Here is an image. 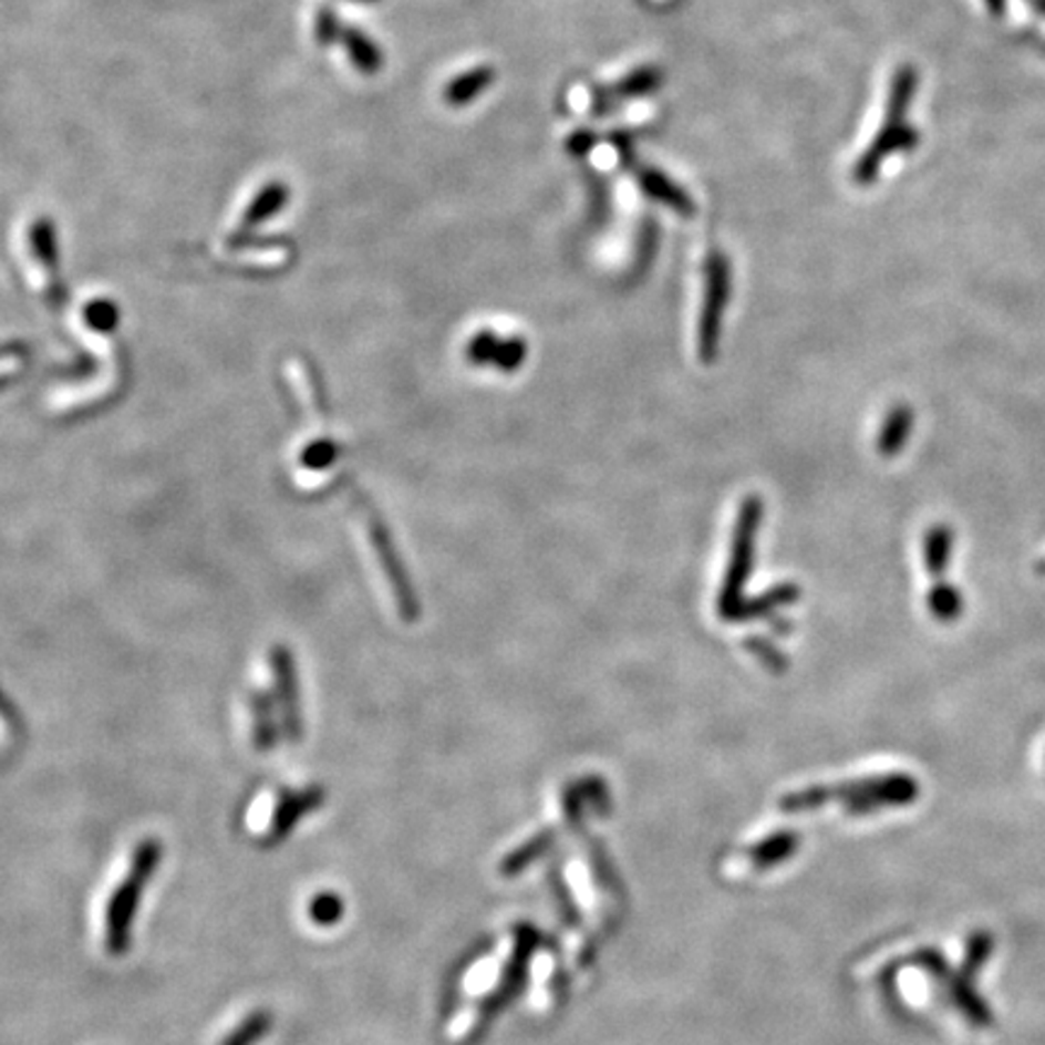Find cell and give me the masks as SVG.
Returning a JSON list of instances; mask_svg holds the SVG:
<instances>
[{
    "label": "cell",
    "mask_w": 1045,
    "mask_h": 1045,
    "mask_svg": "<svg viewBox=\"0 0 1045 1045\" xmlns=\"http://www.w3.org/2000/svg\"><path fill=\"white\" fill-rule=\"evenodd\" d=\"M659 83H661V75L656 71L642 69V71H634L630 77H624V81L618 87V93L627 95V97L644 95V93H651V90L656 87Z\"/></svg>",
    "instance_id": "10"
},
{
    "label": "cell",
    "mask_w": 1045,
    "mask_h": 1045,
    "mask_svg": "<svg viewBox=\"0 0 1045 1045\" xmlns=\"http://www.w3.org/2000/svg\"><path fill=\"white\" fill-rule=\"evenodd\" d=\"M492 83H494V69H489V65H479V69L457 75L455 81H451L448 87L443 90V95H446V102L453 104V107H463V104H469L479 93H485Z\"/></svg>",
    "instance_id": "4"
},
{
    "label": "cell",
    "mask_w": 1045,
    "mask_h": 1045,
    "mask_svg": "<svg viewBox=\"0 0 1045 1045\" xmlns=\"http://www.w3.org/2000/svg\"><path fill=\"white\" fill-rule=\"evenodd\" d=\"M334 32H337L334 15H332V12L322 10L320 15H318V22H315V37H318V42H320V44H330Z\"/></svg>",
    "instance_id": "11"
},
{
    "label": "cell",
    "mask_w": 1045,
    "mask_h": 1045,
    "mask_svg": "<svg viewBox=\"0 0 1045 1045\" xmlns=\"http://www.w3.org/2000/svg\"><path fill=\"white\" fill-rule=\"evenodd\" d=\"M271 1026V1018L267 1012H255L245 1018V1022L226 1036L224 1045H255L261 1036L267 1034Z\"/></svg>",
    "instance_id": "8"
},
{
    "label": "cell",
    "mask_w": 1045,
    "mask_h": 1045,
    "mask_svg": "<svg viewBox=\"0 0 1045 1045\" xmlns=\"http://www.w3.org/2000/svg\"><path fill=\"white\" fill-rule=\"evenodd\" d=\"M344 44L351 54V61L359 71L363 73H375L383 65L381 49H377L369 37L361 34L359 30H346L344 32Z\"/></svg>",
    "instance_id": "6"
},
{
    "label": "cell",
    "mask_w": 1045,
    "mask_h": 1045,
    "mask_svg": "<svg viewBox=\"0 0 1045 1045\" xmlns=\"http://www.w3.org/2000/svg\"><path fill=\"white\" fill-rule=\"evenodd\" d=\"M639 182H642V187L651 199L675 208L677 214L692 216V211H695V204H692L690 196L681 187L673 185V182L663 173H659V169H644V173L639 175Z\"/></svg>",
    "instance_id": "3"
},
{
    "label": "cell",
    "mask_w": 1045,
    "mask_h": 1045,
    "mask_svg": "<svg viewBox=\"0 0 1045 1045\" xmlns=\"http://www.w3.org/2000/svg\"><path fill=\"white\" fill-rule=\"evenodd\" d=\"M359 3H375V0H359Z\"/></svg>",
    "instance_id": "13"
},
{
    "label": "cell",
    "mask_w": 1045,
    "mask_h": 1045,
    "mask_svg": "<svg viewBox=\"0 0 1045 1045\" xmlns=\"http://www.w3.org/2000/svg\"><path fill=\"white\" fill-rule=\"evenodd\" d=\"M161 845L146 840L141 842L131 859L128 877L116 888L107 906V918H104V930H107V949L110 953H124L128 946V930L131 920H134L136 906L143 893V886L151 879L153 869L158 867Z\"/></svg>",
    "instance_id": "1"
},
{
    "label": "cell",
    "mask_w": 1045,
    "mask_h": 1045,
    "mask_svg": "<svg viewBox=\"0 0 1045 1045\" xmlns=\"http://www.w3.org/2000/svg\"><path fill=\"white\" fill-rule=\"evenodd\" d=\"M342 900H339L334 893H322L310 903V918L312 922H318L322 927L334 924L339 918H342Z\"/></svg>",
    "instance_id": "9"
},
{
    "label": "cell",
    "mask_w": 1045,
    "mask_h": 1045,
    "mask_svg": "<svg viewBox=\"0 0 1045 1045\" xmlns=\"http://www.w3.org/2000/svg\"><path fill=\"white\" fill-rule=\"evenodd\" d=\"M591 146H593V134H588V131H577V134L569 138V151L573 155H586L588 151H591Z\"/></svg>",
    "instance_id": "12"
},
{
    "label": "cell",
    "mask_w": 1045,
    "mask_h": 1045,
    "mask_svg": "<svg viewBox=\"0 0 1045 1045\" xmlns=\"http://www.w3.org/2000/svg\"><path fill=\"white\" fill-rule=\"evenodd\" d=\"M320 801V794L318 791H306L303 796H296V799L291 801H286L281 808H279V814H277V820H273V826L269 828V840L271 842H277L281 840L286 830L293 828V822L300 818V814H306L308 808H312Z\"/></svg>",
    "instance_id": "7"
},
{
    "label": "cell",
    "mask_w": 1045,
    "mask_h": 1045,
    "mask_svg": "<svg viewBox=\"0 0 1045 1045\" xmlns=\"http://www.w3.org/2000/svg\"><path fill=\"white\" fill-rule=\"evenodd\" d=\"M286 187L279 185V182H273V185H267L265 189H261L257 194V199L250 204V208H247L245 211V218H242V226H257L261 224V220H267L269 216H273L279 211V208L286 204Z\"/></svg>",
    "instance_id": "5"
},
{
    "label": "cell",
    "mask_w": 1045,
    "mask_h": 1045,
    "mask_svg": "<svg viewBox=\"0 0 1045 1045\" xmlns=\"http://www.w3.org/2000/svg\"><path fill=\"white\" fill-rule=\"evenodd\" d=\"M726 298H728V265L722 255L714 252L707 267V298H704V315H702L704 351H712V344L718 332V318H722Z\"/></svg>",
    "instance_id": "2"
}]
</instances>
